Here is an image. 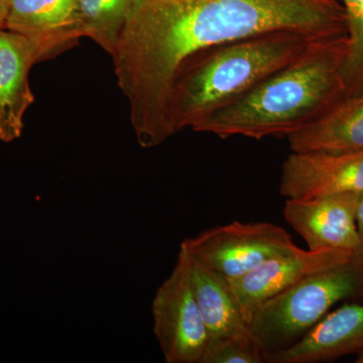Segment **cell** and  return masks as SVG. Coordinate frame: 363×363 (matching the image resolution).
Returning a JSON list of instances; mask_svg holds the SVG:
<instances>
[{
	"label": "cell",
	"instance_id": "cell-1",
	"mask_svg": "<svg viewBox=\"0 0 363 363\" xmlns=\"http://www.w3.org/2000/svg\"><path fill=\"white\" fill-rule=\"evenodd\" d=\"M274 30L347 35L340 0H143L111 57L145 149L169 140V91L182 64L208 48Z\"/></svg>",
	"mask_w": 363,
	"mask_h": 363
},
{
	"label": "cell",
	"instance_id": "cell-2",
	"mask_svg": "<svg viewBox=\"0 0 363 363\" xmlns=\"http://www.w3.org/2000/svg\"><path fill=\"white\" fill-rule=\"evenodd\" d=\"M347 51V35L316 40L292 63L191 130L220 138H288L346 97L342 67Z\"/></svg>",
	"mask_w": 363,
	"mask_h": 363
},
{
	"label": "cell",
	"instance_id": "cell-3",
	"mask_svg": "<svg viewBox=\"0 0 363 363\" xmlns=\"http://www.w3.org/2000/svg\"><path fill=\"white\" fill-rule=\"evenodd\" d=\"M321 39L326 38L274 30L214 45L189 57L177 72L169 91V136L192 128L233 104Z\"/></svg>",
	"mask_w": 363,
	"mask_h": 363
},
{
	"label": "cell",
	"instance_id": "cell-4",
	"mask_svg": "<svg viewBox=\"0 0 363 363\" xmlns=\"http://www.w3.org/2000/svg\"><path fill=\"white\" fill-rule=\"evenodd\" d=\"M363 286V257L306 277L259 306L248 328L264 351L285 350L312 329L340 301Z\"/></svg>",
	"mask_w": 363,
	"mask_h": 363
},
{
	"label": "cell",
	"instance_id": "cell-5",
	"mask_svg": "<svg viewBox=\"0 0 363 363\" xmlns=\"http://www.w3.org/2000/svg\"><path fill=\"white\" fill-rule=\"evenodd\" d=\"M180 248L230 281L245 276L267 260L300 247L285 229L276 224L233 221L186 238Z\"/></svg>",
	"mask_w": 363,
	"mask_h": 363
},
{
	"label": "cell",
	"instance_id": "cell-6",
	"mask_svg": "<svg viewBox=\"0 0 363 363\" xmlns=\"http://www.w3.org/2000/svg\"><path fill=\"white\" fill-rule=\"evenodd\" d=\"M152 315L167 363H201L208 345L206 325L179 255L171 274L157 288Z\"/></svg>",
	"mask_w": 363,
	"mask_h": 363
},
{
	"label": "cell",
	"instance_id": "cell-7",
	"mask_svg": "<svg viewBox=\"0 0 363 363\" xmlns=\"http://www.w3.org/2000/svg\"><path fill=\"white\" fill-rule=\"evenodd\" d=\"M360 257L363 255L350 250L298 248L296 252L267 260L245 276L228 281L242 316L250 324L257 308L269 298L296 285L306 277Z\"/></svg>",
	"mask_w": 363,
	"mask_h": 363
},
{
	"label": "cell",
	"instance_id": "cell-8",
	"mask_svg": "<svg viewBox=\"0 0 363 363\" xmlns=\"http://www.w3.org/2000/svg\"><path fill=\"white\" fill-rule=\"evenodd\" d=\"M362 191L363 150L291 152L281 164L279 194L286 199H313Z\"/></svg>",
	"mask_w": 363,
	"mask_h": 363
},
{
	"label": "cell",
	"instance_id": "cell-9",
	"mask_svg": "<svg viewBox=\"0 0 363 363\" xmlns=\"http://www.w3.org/2000/svg\"><path fill=\"white\" fill-rule=\"evenodd\" d=\"M357 195L286 199L284 217L309 250H344L363 255L357 225Z\"/></svg>",
	"mask_w": 363,
	"mask_h": 363
},
{
	"label": "cell",
	"instance_id": "cell-10",
	"mask_svg": "<svg viewBox=\"0 0 363 363\" xmlns=\"http://www.w3.org/2000/svg\"><path fill=\"white\" fill-rule=\"evenodd\" d=\"M6 30L30 40L42 61L54 58L83 38L79 0H11Z\"/></svg>",
	"mask_w": 363,
	"mask_h": 363
},
{
	"label": "cell",
	"instance_id": "cell-11",
	"mask_svg": "<svg viewBox=\"0 0 363 363\" xmlns=\"http://www.w3.org/2000/svg\"><path fill=\"white\" fill-rule=\"evenodd\" d=\"M42 61L30 40L9 30H0V140L21 138L28 107L35 102L28 74Z\"/></svg>",
	"mask_w": 363,
	"mask_h": 363
},
{
	"label": "cell",
	"instance_id": "cell-12",
	"mask_svg": "<svg viewBox=\"0 0 363 363\" xmlns=\"http://www.w3.org/2000/svg\"><path fill=\"white\" fill-rule=\"evenodd\" d=\"M363 350V304L328 313L297 342L266 355L269 363L329 362Z\"/></svg>",
	"mask_w": 363,
	"mask_h": 363
},
{
	"label": "cell",
	"instance_id": "cell-13",
	"mask_svg": "<svg viewBox=\"0 0 363 363\" xmlns=\"http://www.w3.org/2000/svg\"><path fill=\"white\" fill-rule=\"evenodd\" d=\"M179 255L206 325L208 345L250 333L228 279L181 248Z\"/></svg>",
	"mask_w": 363,
	"mask_h": 363
},
{
	"label": "cell",
	"instance_id": "cell-14",
	"mask_svg": "<svg viewBox=\"0 0 363 363\" xmlns=\"http://www.w3.org/2000/svg\"><path fill=\"white\" fill-rule=\"evenodd\" d=\"M288 140L296 152L363 150V94L343 98Z\"/></svg>",
	"mask_w": 363,
	"mask_h": 363
},
{
	"label": "cell",
	"instance_id": "cell-15",
	"mask_svg": "<svg viewBox=\"0 0 363 363\" xmlns=\"http://www.w3.org/2000/svg\"><path fill=\"white\" fill-rule=\"evenodd\" d=\"M143 0H79L81 32L113 56L124 26Z\"/></svg>",
	"mask_w": 363,
	"mask_h": 363
},
{
	"label": "cell",
	"instance_id": "cell-16",
	"mask_svg": "<svg viewBox=\"0 0 363 363\" xmlns=\"http://www.w3.org/2000/svg\"><path fill=\"white\" fill-rule=\"evenodd\" d=\"M347 21L348 51L342 67L346 97L363 94V0H340Z\"/></svg>",
	"mask_w": 363,
	"mask_h": 363
},
{
	"label": "cell",
	"instance_id": "cell-17",
	"mask_svg": "<svg viewBox=\"0 0 363 363\" xmlns=\"http://www.w3.org/2000/svg\"><path fill=\"white\" fill-rule=\"evenodd\" d=\"M262 362H266L264 351L250 333L209 344L201 360V363Z\"/></svg>",
	"mask_w": 363,
	"mask_h": 363
},
{
	"label": "cell",
	"instance_id": "cell-18",
	"mask_svg": "<svg viewBox=\"0 0 363 363\" xmlns=\"http://www.w3.org/2000/svg\"><path fill=\"white\" fill-rule=\"evenodd\" d=\"M357 225L363 247V191L358 193L357 205Z\"/></svg>",
	"mask_w": 363,
	"mask_h": 363
},
{
	"label": "cell",
	"instance_id": "cell-19",
	"mask_svg": "<svg viewBox=\"0 0 363 363\" xmlns=\"http://www.w3.org/2000/svg\"><path fill=\"white\" fill-rule=\"evenodd\" d=\"M9 6H11V0H0V30L6 28Z\"/></svg>",
	"mask_w": 363,
	"mask_h": 363
},
{
	"label": "cell",
	"instance_id": "cell-20",
	"mask_svg": "<svg viewBox=\"0 0 363 363\" xmlns=\"http://www.w3.org/2000/svg\"><path fill=\"white\" fill-rule=\"evenodd\" d=\"M357 362L363 363V350L362 351V352H359V355H358Z\"/></svg>",
	"mask_w": 363,
	"mask_h": 363
}]
</instances>
